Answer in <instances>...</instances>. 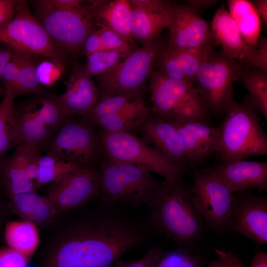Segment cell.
Segmentation results:
<instances>
[{
  "label": "cell",
  "mask_w": 267,
  "mask_h": 267,
  "mask_svg": "<svg viewBox=\"0 0 267 267\" xmlns=\"http://www.w3.org/2000/svg\"><path fill=\"white\" fill-rule=\"evenodd\" d=\"M149 110L143 95L137 97L130 104L110 115L88 121L95 129L108 133H131L137 130Z\"/></svg>",
  "instance_id": "cell-26"
},
{
  "label": "cell",
  "mask_w": 267,
  "mask_h": 267,
  "mask_svg": "<svg viewBox=\"0 0 267 267\" xmlns=\"http://www.w3.org/2000/svg\"><path fill=\"white\" fill-rule=\"evenodd\" d=\"M128 55L117 50L97 51L87 56L84 71L90 77L98 76L115 67Z\"/></svg>",
  "instance_id": "cell-32"
},
{
  "label": "cell",
  "mask_w": 267,
  "mask_h": 267,
  "mask_svg": "<svg viewBox=\"0 0 267 267\" xmlns=\"http://www.w3.org/2000/svg\"><path fill=\"white\" fill-rule=\"evenodd\" d=\"M97 175L98 197L109 204L148 206L162 182L142 167L117 161L105 156L98 162Z\"/></svg>",
  "instance_id": "cell-5"
},
{
  "label": "cell",
  "mask_w": 267,
  "mask_h": 267,
  "mask_svg": "<svg viewBox=\"0 0 267 267\" xmlns=\"http://www.w3.org/2000/svg\"><path fill=\"white\" fill-rule=\"evenodd\" d=\"M36 17L56 44L67 55L82 52L88 35L96 29L87 7L84 9L60 8L48 0L34 1Z\"/></svg>",
  "instance_id": "cell-10"
},
{
  "label": "cell",
  "mask_w": 267,
  "mask_h": 267,
  "mask_svg": "<svg viewBox=\"0 0 267 267\" xmlns=\"http://www.w3.org/2000/svg\"><path fill=\"white\" fill-rule=\"evenodd\" d=\"M43 197L36 191L20 193L10 197V205L22 220L32 222Z\"/></svg>",
  "instance_id": "cell-36"
},
{
  "label": "cell",
  "mask_w": 267,
  "mask_h": 267,
  "mask_svg": "<svg viewBox=\"0 0 267 267\" xmlns=\"http://www.w3.org/2000/svg\"><path fill=\"white\" fill-rule=\"evenodd\" d=\"M207 267H225V266L222 260L218 257V259L211 262Z\"/></svg>",
  "instance_id": "cell-51"
},
{
  "label": "cell",
  "mask_w": 267,
  "mask_h": 267,
  "mask_svg": "<svg viewBox=\"0 0 267 267\" xmlns=\"http://www.w3.org/2000/svg\"><path fill=\"white\" fill-rule=\"evenodd\" d=\"M21 0H0V27L14 17Z\"/></svg>",
  "instance_id": "cell-42"
},
{
  "label": "cell",
  "mask_w": 267,
  "mask_h": 267,
  "mask_svg": "<svg viewBox=\"0 0 267 267\" xmlns=\"http://www.w3.org/2000/svg\"><path fill=\"white\" fill-rule=\"evenodd\" d=\"M249 267H267V254L262 251H257L253 257Z\"/></svg>",
  "instance_id": "cell-49"
},
{
  "label": "cell",
  "mask_w": 267,
  "mask_h": 267,
  "mask_svg": "<svg viewBox=\"0 0 267 267\" xmlns=\"http://www.w3.org/2000/svg\"><path fill=\"white\" fill-rule=\"evenodd\" d=\"M150 77L151 112L170 122L207 123L208 110L193 84L168 78L157 70Z\"/></svg>",
  "instance_id": "cell-6"
},
{
  "label": "cell",
  "mask_w": 267,
  "mask_h": 267,
  "mask_svg": "<svg viewBox=\"0 0 267 267\" xmlns=\"http://www.w3.org/2000/svg\"><path fill=\"white\" fill-rule=\"evenodd\" d=\"M103 50L97 28L91 32L86 38L82 49V52L88 56L92 53Z\"/></svg>",
  "instance_id": "cell-43"
},
{
  "label": "cell",
  "mask_w": 267,
  "mask_h": 267,
  "mask_svg": "<svg viewBox=\"0 0 267 267\" xmlns=\"http://www.w3.org/2000/svg\"><path fill=\"white\" fill-rule=\"evenodd\" d=\"M29 260L9 247L0 248V267H27Z\"/></svg>",
  "instance_id": "cell-41"
},
{
  "label": "cell",
  "mask_w": 267,
  "mask_h": 267,
  "mask_svg": "<svg viewBox=\"0 0 267 267\" xmlns=\"http://www.w3.org/2000/svg\"><path fill=\"white\" fill-rule=\"evenodd\" d=\"M65 69L49 59H43L36 69L39 82L41 85L51 86L61 77Z\"/></svg>",
  "instance_id": "cell-38"
},
{
  "label": "cell",
  "mask_w": 267,
  "mask_h": 267,
  "mask_svg": "<svg viewBox=\"0 0 267 267\" xmlns=\"http://www.w3.org/2000/svg\"><path fill=\"white\" fill-rule=\"evenodd\" d=\"M192 178L194 201L206 226L220 233L229 231L234 193L209 169H195Z\"/></svg>",
  "instance_id": "cell-12"
},
{
  "label": "cell",
  "mask_w": 267,
  "mask_h": 267,
  "mask_svg": "<svg viewBox=\"0 0 267 267\" xmlns=\"http://www.w3.org/2000/svg\"><path fill=\"white\" fill-rule=\"evenodd\" d=\"M99 192L97 167L85 166L52 183L47 198L57 213L81 206Z\"/></svg>",
  "instance_id": "cell-16"
},
{
  "label": "cell",
  "mask_w": 267,
  "mask_h": 267,
  "mask_svg": "<svg viewBox=\"0 0 267 267\" xmlns=\"http://www.w3.org/2000/svg\"><path fill=\"white\" fill-rule=\"evenodd\" d=\"M228 12L241 35L250 45L257 47L261 31V20L251 1L228 0Z\"/></svg>",
  "instance_id": "cell-28"
},
{
  "label": "cell",
  "mask_w": 267,
  "mask_h": 267,
  "mask_svg": "<svg viewBox=\"0 0 267 267\" xmlns=\"http://www.w3.org/2000/svg\"><path fill=\"white\" fill-rule=\"evenodd\" d=\"M103 50H117L127 54L137 48L115 32L105 28H97Z\"/></svg>",
  "instance_id": "cell-37"
},
{
  "label": "cell",
  "mask_w": 267,
  "mask_h": 267,
  "mask_svg": "<svg viewBox=\"0 0 267 267\" xmlns=\"http://www.w3.org/2000/svg\"><path fill=\"white\" fill-rule=\"evenodd\" d=\"M258 112L248 98L241 103L233 100L227 106L224 120L218 127L215 150L222 162L267 155V135Z\"/></svg>",
  "instance_id": "cell-3"
},
{
  "label": "cell",
  "mask_w": 267,
  "mask_h": 267,
  "mask_svg": "<svg viewBox=\"0 0 267 267\" xmlns=\"http://www.w3.org/2000/svg\"><path fill=\"white\" fill-rule=\"evenodd\" d=\"M257 46L258 49V57L260 70L265 72L267 71V40L264 37H260Z\"/></svg>",
  "instance_id": "cell-45"
},
{
  "label": "cell",
  "mask_w": 267,
  "mask_h": 267,
  "mask_svg": "<svg viewBox=\"0 0 267 267\" xmlns=\"http://www.w3.org/2000/svg\"><path fill=\"white\" fill-rule=\"evenodd\" d=\"M21 64L13 93L15 97L42 91L38 80L36 69L38 64L44 58L37 55L20 52Z\"/></svg>",
  "instance_id": "cell-31"
},
{
  "label": "cell",
  "mask_w": 267,
  "mask_h": 267,
  "mask_svg": "<svg viewBox=\"0 0 267 267\" xmlns=\"http://www.w3.org/2000/svg\"><path fill=\"white\" fill-rule=\"evenodd\" d=\"M133 39L145 45L157 39L171 20L170 2L161 0H129Z\"/></svg>",
  "instance_id": "cell-19"
},
{
  "label": "cell",
  "mask_w": 267,
  "mask_h": 267,
  "mask_svg": "<svg viewBox=\"0 0 267 267\" xmlns=\"http://www.w3.org/2000/svg\"><path fill=\"white\" fill-rule=\"evenodd\" d=\"M42 150L30 143H21L14 153L0 160V180L10 197L20 193L36 191Z\"/></svg>",
  "instance_id": "cell-14"
},
{
  "label": "cell",
  "mask_w": 267,
  "mask_h": 267,
  "mask_svg": "<svg viewBox=\"0 0 267 267\" xmlns=\"http://www.w3.org/2000/svg\"><path fill=\"white\" fill-rule=\"evenodd\" d=\"M52 5L64 8L74 9H84L86 1L80 0H48Z\"/></svg>",
  "instance_id": "cell-46"
},
{
  "label": "cell",
  "mask_w": 267,
  "mask_h": 267,
  "mask_svg": "<svg viewBox=\"0 0 267 267\" xmlns=\"http://www.w3.org/2000/svg\"><path fill=\"white\" fill-rule=\"evenodd\" d=\"M89 14L96 27L111 30L136 46L131 29V4L129 0H93L88 1Z\"/></svg>",
  "instance_id": "cell-25"
},
{
  "label": "cell",
  "mask_w": 267,
  "mask_h": 267,
  "mask_svg": "<svg viewBox=\"0 0 267 267\" xmlns=\"http://www.w3.org/2000/svg\"><path fill=\"white\" fill-rule=\"evenodd\" d=\"M144 241L133 222L109 213L72 225L42 257L39 267H113Z\"/></svg>",
  "instance_id": "cell-1"
},
{
  "label": "cell",
  "mask_w": 267,
  "mask_h": 267,
  "mask_svg": "<svg viewBox=\"0 0 267 267\" xmlns=\"http://www.w3.org/2000/svg\"><path fill=\"white\" fill-rule=\"evenodd\" d=\"M163 252L161 245H157L149 249L139 259L126 261L120 259L113 267H155Z\"/></svg>",
  "instance_id": "cell-39"
},
{
  "label": "cell",
  "mask_w": 267,
  "mask_h": 267,
  "mask_svg": "<svg viewBox=\"0 0 267 267\" xmlns=\"http://www.w3.org/2000/svg\"><path fill=\"white\" fill-rule=\"evenodd\" d=\"M4 95L0 102V160L8 150L16 146L13 141L10 124V117L14 100L13 90L5 88Z\"/></svg>",
  "instance_id": "cell-33"
},
{
  "label": "cell",
  "mask_w": 267,
  "mask_h": 267,
  "mask_svg": "<svg viewBox=\"0 0 267 267\" xmlns=\"http://www.w3.org/2000/svg\"><path fill=\"white\" fill-rule=\"evenodd\" d=\"M217 0H186L188 5L195 10L196 12L206 9L215 5Z\"/></svg>",
  "instance_id": "cell-48"
},
{
  "label": "cell",
  "mask_w": 267,
  "mask_h": 267,
  "mask_svg": "<svg viewBox=\"0 0 267 267\" xmlns=\"http://www.w3.org/2000/svg\"><path fill=\"white\" fill-rule=\"evenodd\" d=\"M229 231L240 233L257 245L267 244V197L246 191L234 193Z\"/></svg>",
  "instance_id": "cell-17"
},
{
  "label": "cell",
  "mask_w": 267,
  "mask_h": 267,
  "mask_svg": "<svg viewBox=\"0 0 267 267\" xmlns=\"http://www.w3.org/2000/svg\"><path fill=\"white\" fill-rule=\"evenodd\" d=\"M149 225L157 233L173 241L178 249L193 253L203 241L207 227L194 201L191 185L182 179L163 181L148 206Z\"/></svg>",
  "instance_id": "cell-2"
},
{
  "label": "cell",
  "mask_w": 267,
  "mask_h": 267,
  "mask_svg": "<svg viewBox=\"0 0 267 267\" xmlns=\"http://www.w3.org/2000/svg\"><path fill=\"white\" fill-rule=\"evenodd\" d=\"M203 259L198 254L177 249L163 252L155 267H203Z\"/></svg>",
  "instance_id": "cell-34"
},
{
  "label": "cell",
  "mask_w": 267,
  "mask_h": 267,
  "mask_svg": "<svg viewBox=\"0 0 267 267\" xmlns=\"http://www.w3.org/2000/svg\"><path fill=\"white\" fill-rule=\"evenodd\" d=\"M171 123L176 128L183 142L189 166L195 168L215 152L218 127L199 121Z\"/></svg>",
  "instance_id": "cell-24"
},
{
  "label": "cell",
  "mask_w": 267,
  "mask_h": 267,
  "mask_svg": "<svg viewBox=\"0 0 267 267\" xmlns=\"http://www.w3.org/2000/svg\"><path fill=\"white\" fill-rule=\"evenodd\" d=\"M148 144L159 149L173 162L188 165L186 151L175 126L149 110L137 130Z\"/></svg>",
  "instance_id": "cell-21"
},
{
  "label": "cell",
  "mask_w": 267,
  "mask_h": 267,
  "mask_svg": "<svg viewBox=\"0 0 267 267\" xmlns=\"http://www.w3.org/2000/svg\"><path fill=\"white\" fill-rule=\"evenodd\" d=\"M237 81L247 89L249 94V99L267 120V72L256 68L251 70H244L241 68Z\"/></svg>",
  "instance_id": "cell-30"
},
{
  "label": "cell",
  "mask_w": 267,
  "mask_h": 267,
  "mask_svg": "<svg viewBox=\"0 0 267 267\" xmlns=\"http://www.w3.org/2000/svg\"><path fill=\"white\" fill-rule=\"evenodd\" d=\"M241 69L237 61L223 52L213 51L207 56L197 73L195 82L208 111L224 112L234 100L233 84Z\"/></svg>",
  "instance_id": "cell-11"
},
{
  "label": "cell",
  "mask_w": 267,
  "mask_h": 267,
  "mask_svg": "<svg viewBox=\"0 0 267 267\" xmlns=\"http://www.w3.org/2000/svg\"><path fill=\"white\" fill-rule=\"evenodd\" d=\"M85 166L49 153L42 156L39 165V187L55 182Z\"/></svg>",
  "instance_id": "cell-29"
},
{
  "label": "cell",
  "mask_w": 267,
  "mask_h": 267,
  "mask_svg": "<svg viewBox=\"0 0 267 267\" xmlns=\"http://www.w3.org/2000/svg\"><path fill=\"white\" fill-rule=\"evenodd\" d=\"M13 51V53L11 58L4 67L1 79L4 84L5 88H10L13 91L22 60L20 52L14 50Z\"/></svg>",
  "instance_id": "cell-40"
},
{
  "label": "cell",
  "mask_w": 267,
  "mask_h": 267,
  "mask_svg": "<svg viewBox=\"0 0 267 267\" xmlns=\"http://www.w3.org/2000/svg\"><path fill=\"white\" fill-rule=\"evenodd\" d=\"M258 16L264 24L267 25V0H256L251 2Z\"/></svg>",
  "instance_id": "cell-47"
},
{
  "label": "cell",
  "mask_w": 267,
  "mask_h": 267,
  "mask_svg": "<svg viewBox=\"0 0 267 267\" xmlns=\"http://www.w3.org/2000/svg\"><path fill=\"white\" fill-rule=\"evenodd\" d=\"M231 193L267 189V162L239 160L222 162L209 169Z\"/></svg>",
  "instance_id": "cell-20"
},
{
  "label": "cell",
  "mask_w": 267,
  "mask_h": 267,
  "mask_svg": "<svg viewBox=\"0 0 267 267\" xmlns=\"http://www.w3.org/2000/svg\"><path fill=\"white\" fill-rule=\"evenodd\" d=\"M13 53L12 49L9 47L5 48L0 47V79L1 78V75L3 70L6 64L11 58Z\"/></svg>",
  "instance_id": "cell-50"
},
{
  "label": "cell",
  "mask_w": 267,
  "mask_h": 267,
  "mask_svg": "<svg viewBox=\"0 0 267 267\" xmlns=\"http://www.w3.org/2000/svg\"><path fill=\"white\" fill-rule=\"evenodd\" d=\"M0 42L13 50L48 58L66 68L67 55L32 13L25 0H21L14 18L0 27Z\"/></svg>",
  "instance_id": "cell-9"
},
{
  "label": "cell",
  "mask_w": 267,
  "mask_h": 267,
  "mask_svg": "<svg viewBox=\"0 0 267 267\" xmlns=\"http://www.w3.org/2000/svg\"><path fill=\"white\" fill-rule=\"evenodd\" d=\"M95 128L86 119H70L45 148L47 153L85 166L97 167L104 156Z\"/></svg>",
  "instance_id": "cell-13"
},
{
  "label": "cell",
  "mask_w": 267,
  "mask_h": 267,
  "mask_svg": "<svg viewBox=\"0 0 267 267\" xmlns=\"http://www.w3.org/2000/svg\"><path fill=\"white\" fill-rule=\"evenodd\" d=\"M4 91H5V89H1L0 88V95L2 93H4Z\"/></svg>",
  "instance_id": "cell-52"
},
{
  "label": "cell",
  "mask_w": 267,
  "mask_h": 267,
  "mask_svg": "<svg viewBox=\"0 0 267 267\" xmlns=\"http://www.w3.org/2000/svg\"><path fill=\"white\" fill-rule=\"evenodd\" d=\"M213 250L223 262L225 267H245L243 262L233 253L232 249L227 251L212 247Z\"/></svg>",
  "instance_id": "cell-44"
},
{
  "label": "cell",
  "mask_w": 267,
  "mask_h": 267,
  "mask_svg": "<svg viewBox=\"0 0 267 267\" xmlns=\"http://www.w3.org/2000/svg\"><path fill=\"white\" fill-rule=\"evenodd\" d=\"M213 49L164 47L155 66L157 71L168 78L193 85L199 69Z\"/></svg>",
  "instance_id": "cell-22"
},
{
  "label": "cell",
  "mask_w": 267,
  "mask_h": 267,
  "mask_svg": "<svg viewBox=\"0 0 267 267\" xmlns=\"http://www.w3.org/2000/svg\"><path fill=\"white\" fill-rule=\"evenodd\" d=\"M72 118L64 110L59 96L41 91L14 104L10 117L16 146L33 144L45 149L54 135Z\"/></svg>",
  "instance_id": "cell-4"
},
{
  "label": "cell",
  "mask_w": 267,
  "mask_h": 267,
  "mask_svg": "<svg viewBox=\"0 0 267 267\" xmlns=\"http://www.w3.org/2000/svg\"><path fill=\"white\" fill-rule=\"evenodd\" d=\"M213 37L222 52L234 59L260 70L258 47L248 44L224 6L215 13L210 26Z\"/></svg>",
  "instance_id": "cell-18"
},
{
  "label": "cell",
  "mask_w": 267,
  "mask_h": 267,
  "mask_svg": "<svg viewBox=\"0 0 267 267\" xmlns=\"http://www.w3.org/2000/svg\"><path fill=\"white\" fill-rule=\"evenodd\" d=\"M170 12L169 47L203 49L218 45L208 23L187 4L170 3Z\"/></svg>",
  "instance_id": "cell-15"
},
{
  "label": "cell",
  "mask_w": 267,
  "mask_h": 267,
  "mask_svg": "<svg viewBox=\"0 0 267 267\" xmlns=\"http://www.w3.org/2000/svg\"><path fill=\"white\" fill-rule=\"evenodd\" d=\"M65 91L59 96L60 103L70 118L88 113L99 100V93L84 66H76L65 82Z\"/></svg>",
  "instance_id": "cell-23"
},
{
  "label": "cell",
  "mask_w": 267,
  "mask_h": 267,
  "mask_svg": "<svg viewBox=\"0 0 267 267\" xmlns=\"http://www.w3.org/2000/svg\"><path fill=\"white\" fill-rule=\"evenodd\" d=\"M97 134L104 156L111 159L142 167L160 175L169 183L182 179L186 172L185 166L171 160L131 133H108L99 130Z\"/></svg>",
  "instance_id": "cell-7"
},
{
  "label": "cell",
  "mask_w": 267,
  "mask_h": 267,
  "mask_svg": "<svg viewBox=\"0 0 267 267\" xmlns=\"http://www.w3.org/2000/svg\"><path fill=\"white\" fill-rule=\"evenodd\" d=\"M164 47L156 39L133 50L111 70L96 76L98 100L114 95H142L145 81Z\"/></svg>",
  "instance_id": "cell-8"
},
{
  "label": "cell",
  "mask_w": 267,
  "mask_h": 267,
  "mask_svg": "<svg viewBox=\"0 0 267 267\" xmlns=\"http://www.w3.org/2000/svg\"><path fill=\"white\" fill-rule=\"evenodd\" d=\"M136 97L126 95L105 97L98 100L93 108L82 117L91 120L114 114L128 106Z\"/></svg>",
  "instance_id": "cell-35"
},
{
  "label": "cell",
  "mask_w": 267,
  "mask_h": 267,
  "mask_svg": "<svg viewBox=\"0 0 267 267\" xmlns=\"http://www.w3.org/2000/svg\"><path fill=\"white\" fill-rule=\"evenodd\" d=\"M4 238L8 247L29 260L38 248L39 232L37 225L31 222L13 221L6 224Z\"/></svg>",
  "instance_id": "cell-27"
}]
</instances>
